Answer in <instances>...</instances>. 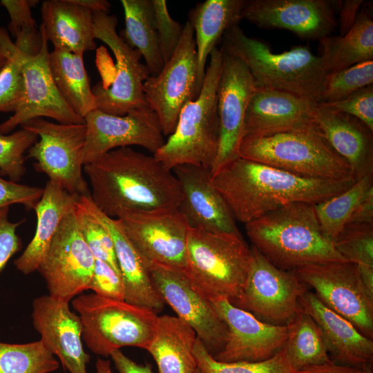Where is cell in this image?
I'll return each mask as SVG.
<instances>
[{"mask_svg":"<svg viewBox=\"0 0 373 373\" xmlns=\"http://www.w3.org/2000/svg\"><path fill=\"white\" fill-rule=\"evenodd\" d=\"M90 197L106 216L178 209L182 193L178 179L155 156L131 147L112 150L84 166Z\"/></svg>","mask_w":373,"mask_h":373,"instance_id":"cell-1","label":"cell"},{"mask_svg":"<svg viewBox=\"0 0 373 373\" xmlns=\"http://www.w3.org/2000/svg\"><path fill=\"white\" fill-rule=\"evenodd\" d=\"M356 180L303 178L240 157L211 176L235 220L244 224L290 203L317 204L345 191Z\"/></svg>","mask_w":373,"mask_h":373,"instance_id":"cell-2","label":"cell"},{"mask_svg":"<svg viewBox=\"0 0 373 373\" xmlns=\"http://www.w3.org/2000/svg\"><path fill=\"white\" fill-rule=\"evenodd\" d=\"M245 225L252 246L282 270L347 261L323 233L312 204L290 203Z\"/></svg>","mask_w":373,"mask_h":373,"instance_id":"cell-3","label":"cell"},{"mask_svg":"<svg viewBox=\"0 0 373 373\" xmlns=\"http://www.w3.org/2000/svg\"><path fill=\"white\" fill-rule=\"evenodd\" d=\"M220 48L248 68L257 88L290 93L320 103L328 73L321 57L298 46L280 53L264 41L247 36L238 24L222 35Z\"/></svg>","mask_w":373,"mask_h":373,"instance_id":"cell-4","label":"cell"},{"mask_svg":"<svg viewBox=\"0 0 373 373\" xmlns=\"http://www.w3.org/2000/svg\"><path fill=\"white\" fill-rule=\"evenodd\" d=\"M222 65L221 51L216 47L200 93L182 107L174 132L153 154L167 169L192 164L210 171L218 145V88Z\"/></svg>","mask_w":373,"mask_h":373,"instance_id":"cell-5","label":"cell"},{"mask_svg":"<svg viewBox=\"0 0 373 373\" xmlns=\"http://www.w3.org/2000/svg\"><path fill=\"white\" fill-rule=\"evenodd\" d=\"M251 260V249L242 236L189 227L183 271L208 300L227 299L233 304L242 290Z\"/></svg>","mask_w":373,"mask_h":373,"instance_id":"cell-6","label":"cell"},{"mask_svg":"<svg viewBox=\"0 0 373 373\" xmlns=\"http://www.w3.org/2000/svg\"><path fill=\"white\" fill-rule=\"evenodd\" d=\"M239 157L303 178L355 179L349 164L332 149L318 129L244 137Z\"/></svg>","mask_w":373,"mask_h":373,"instance_id":"cell-7","label":"cell"},{"mask_svg":"<svg viewBox=\"0 0 373 373\" xmlns=\"http://www.w3.org/2000/svg\"><path fill=\"white\" fill-rule=\"evenodd\" d=\"M72 307L81 318L86 346L104 357L123 347L146 350L158 316L148 308L94 293L78 295Z\"/></svg>","mask_w":373,"mask_h":373,"instance_id":"cell-8","label":"cell"},{"mask_svg":"<svg viewBox=\"0 0 373 373\" xmlns=\"http://www.w3.org/2000/svg\"><path fill=\"white\" fill-rule=\"evenodd\" d=\"M40 50L33 55L18 49L8 35L0 26V50L6 57L14 59L19 66L25 84V97L17 111L0 124V134L10 133L17 126L39 117H48L61 124H84V119L77 115L64 101L54 82L50 68L48 41L42 27Z\"/></svg>","mask_w":373,"mask_h":373,"instance_id":"cell-9","label":"cell"},{"mask_svg":"<svg viewBox=\"0 0 373 373\" xmlns=\"http://www.w3.org/2000/svg\"><path fill=\"white\" fill-rule=\"evenodd\" d=\"M21 127L38 136L27 155V157L35 160L37 171L46 174L50 181L57 183L71 194L90 195L88 184L82 173L85 123H54L39 117L26 122Z\"/></svg>","mask_w":373,"mask_h":373,"instance_id":"cell-10","label":"cell"},{"mask_svg":"<svg viewBox=\"0 0 373 373\" xmlns=\"http://www.w3.org/2000/svg\"><path fill=\"white\" fill-rule=\"evenodd\" d=\"M93 12L95 38L109 47L116 61L113 82L106 86L97 83L92 88L97 109L108 114L124 115L135 108L147 106L143 84L150 73L140 61L141 55L117 32L115 15L102 11Z\"/></svg>","mask_w":373,"mask_h":373,"instance_id":"cell-11","label":"cell"},{"mask_svg":"<svg viewBox=\"0 0 373 373\" xmlns=\"http://www.w3.org/2000/svg\"><path fill=\"white\" fill-rule=\"evenodd\" d=\"M293 271L326 306L350 321L365 336L373 338V296L365 288L356 264L348 261L313 263Z\"/></svg>","mask_w":373,"mask_h":373,"instance_id":"cell-12","label":"cell"},{"mask_svg":"<svg viewBox=\"0 0 373 373\" xmlns=\"http://www.w3.org/2000/svg\"><path fill=\"white\" fill-rule=\"evenodd\" d=\"M250 249L249 271L232 305L263 322L286 325L299 309L300 298L309 289L293 271L276 267L254 246Z\"/></svg>","mask_w":373,"mask_h":373,"instance_id":"cell-13","label":"cell"},{"mask_svg":"<svg viewBox=\"0 0 373 373\" xmlns=\"http://www.w3.org/2000/svg\"><path fill=\"white\" fill-rule=\"evenodd\" d=\"M143 91L164 135L169 136L175 131L182 107L198 95L194 30L188 21L173 55L157 75H149L144 82Z\"/></svg>","mask_w":373,"mask_h":373,"instance_id":"cell-14","label":"cell"},{"mask_svg":"<svg viewBox=\"0 0 373 373\" xmlns=\"http://www.w3.org/2000/svg\"><path fill=\"white\" fill-rule=\"evenodd\" d=\"M95 262L73 209L63 218L37 271L44 278L50 296L70 302L88 290Z\"/></svg>","mask_w":373,"mask_h":373,"instance_id":"cell-15","label":"cell"},{"mask_svg":"<svg viewBox=\"0 0 373 373\" xmlns=\"http://www.w3.org/2000/svg\"><path fill=\"white\" fill-rule=\"evenodd\" d=\"M222 65L218 88L219 137L211 176L239 157L249 103L257 87L247 66L220 48Z\"/></svg>","mask_w":373,"mask_h":373,"instance_id":"cell-16","label":"cell"},{"mask_svg":"<svg viewBox=\"0 0 373 373\" xmlns=\"http://www.w3.org/2000/svg\"><path fill=\"white\" fill-rule=\"evenodd\" d=\"M84 166L122 147L140 146L154 154L165 142L158 117L149 106L135 108L124 115L96 109L84 117Z\"/></svg>","mask_w":373,"mask_h":373,"instance_id":"cell-17","label":"cell"},{"mask_svg":"<svg viewBox=\"0 0 373 373\" xmlns=\"http://www.w3.org/2000/svg\"><path fill=\"white\" fill-rule=\"evenodd\" d=\"M117 219L146 266L157 264L185 269L189 227L178 209L124 212Z\"/></svg>","mask_w":373,"mask_h":373,"instance_id":"cell-18","label":"cell"},{"mask_svg":"<svg viewBox=\"0 0 373 373\" xmlns=\"http://www.w3.org/2000/svg\"><path fill=\"white\" fill-rule=\"evenodd\" d=\"M147 267L164 303L193 329L210 354L219 352L227 340V327L211 302L194 289L183 270L157 264Z\"/></svg>","mask_w":373,"mask_h":373,"instance_id":"cell-19","label":"cell"},{"mask_svg":"<svg viewBox=\"0 0 373 373\" xmlns=\"http://www.w3.org/2000/svg\"><path fill=\"white\" fill-rule=\"evenodd\" d=\"M338 0H249L241 12L245 19L260 28H283L308 39L330 35L337 27Z\"/></svg>","mask_w":373,"mask_h":373,"instance_id":"cell-20","label":"cell"},{"mask_svg":"<svg viewBox=\"0 0 373 373\" xmlns=\"http://www.w3.org/2000/svg\"><path fill=\"white\" fill-rule=\"evenodd\" d=\"M210 302L227 327L226 342L213 356L216 360L223 363L263 361L285 345L286 325L263 322L227 299Z\"/></svg>","mask_w":373,"mask_h":373,"instance_id":"cell-21","label":"cell"},{"mask_svg":"<svg viewBox=\"0 0 373 373\" xmlns=\"http://www.w3.org/2000/svg\"><path fill=\"white\" fill-rule=\"evenodd\" d=\"M33 327L46 348L69 373H88L90 356L82 343L83 325L69 302L48 295L32 302Z\"/></svg>","mask_w":373,"mask_h":373,"instance_id":"cell-22","label":"cell"},{"mask_svg":"<svg viewBox=\"0 0 373 373\" xmlns=\"http://www.w3.org/2000/svg\"><path fill=\"white\" fill-rule=\"evenodd\" d=\"M172 171L182 193L178 210L190 228L242 236L228 204L213 186L209 169L182 164L176 166Z\"/></svg>","mask_w":373,"mask_h":373,"instance_id":"cell-23","label":"cell"},{"mask_svg":"<svg viewBox=\"0 0 373 373\" xmlns=\"http://www.w3.org/2000/svg\"><path fill=\"white\" fill-rule=\"evenodd\" d=\"M317 104L290 93L257 88L247 109L244 137L317 129L313 119Z\"/></svg>","mask_w":373,"mask_h":373,"instance_id":"cell-24","label":"cell"},{"mask_svg":"<svg viewBox=\"0 0 373 373\" xmlns=\"http://www.w3.org/2000/svg\"><path fill=\"white\" fill-rule=\"evenodd\" d=\"M79 202L107 229L113 239L124 285V300L157 314L162 312L165 303L152 283L145 262L126 236L119 219L100 211L90 195L80 196Z\"/></svg>","mask_w":373,"mask_h":373,"instance_id":"cell-25","label":"cell"},{"mask_svg":"<svg viewBox=\"0 0 373 373\" xmlns=\"http://www.w3.org/2000/svg\"><path fill=\"white\" fill-rule=\"evenodd\" d=\"M314 122L332 149L350 166L356 180L373 174V131L358 119L318 103Z\"/></svg>","mask_w":373,"mask_h":373,"instance_id":"cell-26","label":"cell"},{"mask_svg":"<svg viewBox=\"0 0 373 373\" xmlns=\"http://www.w3.org/2000/svg\"><path fill=\"white\" fill-rule=\"evenodd\" d=\"M299 304L318 325L333 361L361 368L373 361L372 339L326 306L314 291L307 290L300 298Z\"/></svg>","mask_w":373,"mask_h":373,"instance_id":"cell-27","label":"cell"},{"mask_svg":"<svg viewBox=\"0 0 373 373\" xmlns=\"http://www.w3.org/2000/svg\"><path fill=\"white\" fill-rule=\"evenodd\" d=\"M40 25L54 48L83 53L96 47L93 12L73 0H45Z\"/></svg>","mask_w":373,"mask_h":373,"instance_id":"cell-28","label":"cell"},{"mask_svg":"<svg viewBox=\"0 0 373 373\" xmlns=\"http://www.w3.org/2000/svg\"><path fill=\"white\" fill-rule=\"evenodd\" d=\"M79 197L70 193L57 183L48 181L33 209L37 216L35 235L14 262L18 271L28 275L37 269L63 218L75 209Z\"/></svg>","mask_w":373,"mask_h":373,"instance_id":"cell-29","label":"cell"},{"mask_svg":"<svg viewBox=\"0 0 373 373\" xmlns=\"http://www.w3.org/2000/svg\"><path fill=\"white\" fill-rule=\"evenodd\" d=\"M196 338L193 329L182 318L158 316L146 350L155 360L158 373H194L198 368L193 352Z\"/></svg>","mask_w":373,"mask_h":373,"instance_id":"cell-30","label":"cell"},{"mask_svg":"<svg viewBox=\"0 0 373 373\" xmlns=\"http://www.w3.org/2000/svg\"><path fill=\"white\" fill-rule=\"evenodd\" d=\"M245 0H207L189 12L188 21L194 30L197 57V91L202 88L206 64L224 32L242 19Z\"/></svg>","mask_w":373,"mask_h":373,"instance_id":"cell-31","label":"cell"},{"mask_svg":"<svg viewBox=\"0 0 373 373\" xmlns=\"http://www.w3.org/2000/svg\"><path fill=\"white\" fill-rule=\"evenodd\" d=\"M320 55L328 73L373 61V20L365 10L358 13L351 28L343 35H328L319 39Z\"/></svg>","mask_w":373,"mask_h":373,"instance_id":"cell-32","label":"cell"},{"mask_svg":"<svg viewBox=\"0 0 373 373\" xmlns=\"http://www.w3.org/2000/svg\"><path fill=\"white\" fill-rule=\"evenodd\" d=\"M51 74L61 96L79 116L97 108L95 95L84 67L83 53L54 48L50 52Z\"/></svg>","mask_w":373,"mask_h":373,"instance_id":"cell-33","label":"cell"},{"mask_svg":"<svg viewBox=\"0 0 373 373\" xmlns=\"http://www.w3.org/2000/svg\"><path fill=\"white\" fill-rule=\"evenodd\" d=\"M125 29L122 39L137 50L144 59L150 75H156L164 66L156 30L151 0H122Z\"/></svg>","mask_w":373,"mask_h":373,"instance_id":"cell-34","label":"cell"},{"mask_svg":"<svg viewBox=\"0 0 373 373\" xmlns=\"http://www.w3.org/2000/svg\"><path fill=\"white\" fill-rule=\"evenodd\" d=\"M286 326L285 347L294 372L332 361L318 325L300 306Z\"/></svg>","mask_w":373,"mask_h":373,"instance_id":"cell-35","label":"cell"},{"mask_svg":"<svg viewBox=\"0 0 373 373\" xmlns=\"http://www.w3.org/2000/svg\"><path fill=\"white\" fill-rule=\"evenodd\" d=\"M373 190V174L356 180L345 191L327 200L314 204L321 228L331 240L347 224L361 200Z\"/></svg>","mask_w":373,"mask_h":373,"instance_id":"cell-36","label":"cell"},{"mask_svg":"<svg viewBox=\"0 0 373 373\" xmlns=\"http://www.w3.org/2000/svg\"><path fill=\"white\" fill-rule=\"evenodd\" d=\"M59 366L40 340L21 344L0 342V373H50Z\"/></svg>","mask_w":373,"mask_h":373,"instance_id":"cell-37","label":"cell"},{"mask_svg":"<svg viewBox=\"0 0 373 373\" xmlns=\"http://www.w3.org/2000/svg\"><path fill=\"white\" fill-rule=\"evenodd\" d=\"M193 352L202 373H294L285 346L263 361L223 363L216 360L197 337Z\"/></svg>","mask_w":373,"mask_h":373,"instance_id":"cell-38","label":"cell"},{"mask_svg":"<svg viewBox=\"0 0 373 373\" xmlns=\"http://www.w3.org/2000/svg\"><path fill=\"white\" fill-rule=\"evenodd\" d=\"M39 1L1 0L10 17L8 32L15 38V46L28 54L37 53L41 47L42 37L32 16L31 9Z\"/></svg>","mask_w":373,"mask_h":373,"instance_id":"cell-39","label":"cell"},{"mask_svg":"<svg viewBox=\"0 0 373 373\" xmlns=\"http://www.w3.org/2000/svg\"><path fill=\"white\" fill-rule=\"evenodd\" d=\"M373 83V61L356 64L328 73L325 77L321 102L340 100L353 92Z\"/></svg>","mask_w":373,"mask_h":373,"instance_id":"cell-40","label":"cell"},{"mask_svg":"<svg viewBox=\"0 0 373 373\" xmlns=\"http://www.w3.org/2000/svg\"><path fill=\"white\" fill-rule=\"evenodd\" d=\"M74 213L79 230L95 259L108 263L121 274L114 243L107 229L79 202V200L74 209Z\"/></svg>","mask_w":373,"mask_h":373,"instance_id":"cell-41","label":"cell"},{"mask_svg":"<svg viewBox=\"0 0 373 373\" xmlns=\"http://www.w3.org/2000/svg\"><path fill=\"white\" fill-rule=\"evenodd\" d=\"M333 244L347 261L373 267V224H347Z\"/></svg>","mask_w":373,"mask_h":373,"instance_id":"cell-42","label":"cell"},{"mask_svg":"<svg viewBox=\"0 0 373 373\" xmlns=\"http://www.w3.org/2000/svg\"><path fill=\"white\" fill-rule=\"evenodd\" d=\"M38 140L34 133L21 128L9 134H0V173L19 182L26 169L24 153Z\"/></svg>","mask_w":373,"mask_h":373,"instance_id":"cell-43","label":"cell"},{"mask_svg":"<svg viewBox=\"0 0 373 373\" xmlns=\"http://www.w3.org/2000/svg\"><path fill=\"white\" fill-rule=\"evenodd\" d=\"M151 1L159 49L164 64L177 48L184 26L171 17L165 0Z\"/></svg>","mask_w":373,"mask_h":373,"instance_id":"cell-44","label":"cell"},{"mask_svg":"<svg viewBox=\"0 0 373 373\" xmlns=\"http://www.w3.org/2000/svg\"><path fill=\"white\" fill-rule=\"evenodd\" d=\"M6 58L0 69V112L15 113L25 97L24 79L18 64Z\"/></svg>","mask_w":373,"mask_h":373,"instance_id":"cell-45","label":"cell"},{"mask_svg":"<svg viewBox=\"0 0 373 373\" xmlns=\"http://www.w3.org/2000/svg\"><path fill=\"white\" fill-rule=\"evenodd\" d=\"M334 110L349 114L373 131V86L360 88L347 97L330 103H323Z\"/></svg>","mask_w":373,"mask_h":373,"instance_id":"cell-46","label":"cell"},{"mask_svg":"<svg viewBox=\"0 0 373 373\" xmlns=\"http://www.w3.org/2000/svg\"><path fill=\"white\" fill-rule=\"evenodd\" d=\"M88 289L105 298L124 300L125 289L122 275L102 260H95Z\"/></svg>","mask_w":373,"mask_h":373,"instance_id":"cell-47","label":"cell"},{"mask_svg":"<svg viewBox=\"0 0 373 373\" xmlns=\"http://www.w3.org/2000/svg\"><path fill=\"white\" fill-rule=\"evenodd\" d=\"M43 191L44 188L7 180L0 173V209L19 204L33 209Z\"/></svg>","mask_w":373,"mask_h":373,"instance_id":"cell-48","label":"cell"},{"mask_svg":"<svg viewBox=\"0 0 373 373\" xmlns=\"http://www.w3.org/2000/svg\"><path fill=\"white\" fill-rule=\"evenodd\" d=\"M9 211L10 207L0 209V273L9 260L22 247L17 229L24 220L18 222L10 221Z\"/></svg>","mask_w":373,"mask_h":373,"instance_id":"cell-49","label":"cell"},{"mask_svg":"<svg viewBox=\"0 0 373 373\" xmlns=\"http://www.w3.org/2000/svg\"><path fill=\"white\" fill-rule=\"evenodd\" d=\"M110 356L119 373H153L150 363H137L120 350L114 351Z\"/></svg>","mask_w":373,"mask_h":373,"instance_id":"cell-50","label":"cell"},{"mask_svg":"<svg viewBox=\"0 0 373 373\" xmlns=\"http://www.w3.org/2000/svg\"><path fill=\"white\" fill-rule=\"evenodd\" d=\"M352 223L373 224V190L361 200L352 213L347 224Z\"/></svg>","mask_w":373,"mask_h":373,"instance_id":"cell-51","label":"cell"},{"mask_svg":"<svg viewBox=\"0 0 373 373\" xmlns=\"http://www.w3.org/2000/svg\"><path fill=\"white\" fill-rule=\"evenodd\" d=\"M363 1H345L340 9L341 35L345 34L353 25L358 15V10Z\"/></svg>","mask_w":373,"mask_h":373,"instance_id":"cell-52","label":"cell"},{"mask_svg":"<svg viewBox=\"0 0 373 373\" xmlns=\"http://www.w3.org/2000/svg\"><path fill=\"white\" fill-rule=\"evenodd\" d=\"M294 373H362L361 367L341 365L332 360L328 363L309 366Z\"/></svg>","mask_w":373,"mask_h":373,"instance_id":"cell-53","label":"cell"},{"mask_svg":"<svg viewBox=\"0 0 373 373\" xmlns=\"http://www.w3.org/2000/svg\"><path fill=\"white\" fill-rule=\"evenodd\" d=\"M362 283L368 291L373 296V267L366 265H356Z\"/></svg>","mask_w":373,"mask_h":373,"instance_id":"cell-54","label":"cell"},{"mask_svg":"<svg viewBox=\"0 0 373 373\" xmlns=\"http://www.w3.org/2000/svg\"><path fill=\"white\" fill-rule=\"evenodd\" d=\"M75 3L86 7L93 12H108L111 4L106 0H73Z\"/></svg>","mask_w":373,"mask_h":373,"instance_id":"cell-55","label":"cell"},{"mask_svg":"<svg viewBox=\"0 0 373 373\" xmlns=\"http://www.w3.org/2000/svg\"><path fill=\"white\" fill-rule=\"evenodd\" d=\"M96 373H113L111 361L98 358L95 363Z\"/></svg>","mask_w":373,"mask_h":373,"instance_id":"cell-56","label":"cell"},{"mask_svg":"<svg viewBox=\"0 0 373 373\" xmlns=\"http://www.w3.org/2000/svg\"><path fill=\"white\" fill-rule=\"evenodd\" d=\"M362 373H373L372 361L363 365L361 367Z\"/></svg>","mask_w":373,"mask_h":373,"instance_id":"cell-57","label":"cell"},{"mask_svg":"<svg viewBox=\"0 0 373 373\" xmlns=\"http://www.w3.org/2000/svg\"><path fill=\"white\" fill-rule=\"evenodd\" d=\"M7 60V58L6 56L2 53V52L0 50V69L1 67L4 65Z\"/></svg>","mask_w":373,"mask_h":373,"instance_id":"cell-58","label":"cell"},{"mask_svg":"<svg viewBox=\"0 0 373 373\" xmlns=\"http://www.w3.org/2000/svg\"><path fill=\"white\" fill-rule=\"evenodd\" d=\"M194 373H202V372L200 371V370L198 367L196 369V370L194 372Z\"/></svg>","mask_w":373,"mask_h":373,"instance_id":"cell-59","label":"cell"}]
</instances>
